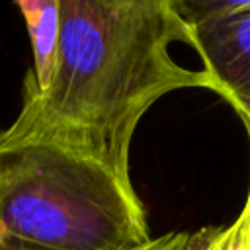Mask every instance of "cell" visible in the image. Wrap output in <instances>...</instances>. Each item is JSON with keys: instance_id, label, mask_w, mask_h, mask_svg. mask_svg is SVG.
<instances>
[{"instance_id": "cell-1", "label": "cell", "mask_w": 250, "mask_h": 250, "mask_svg": "<svg viewBox=\"0 0 250 250\" xmlns=\"http://www.w3.org/2000/svg\"><path fill=\"white\" fill-rule=\"evenodd\" d=\"M172 43H193L174 0H61L49 86L23 88L21 109L2 131L59 143L133 182L129 152L143 115L174 90L217 92L205 70L174 61Z\"/></svg>"}, {"instance_id": "cell-2", "label": "cell", "mask_w": 250, "mask_h": 250, "mask_svg": "<svg viewBox=\"0 0 250 250\" xmlns=\"http://www.w3.org/2000/svg\"><path fill=\"white\" fill-rule=\"evenodd\" d=\"M0 234L45 250H145L154 240L133 182L68 146L2 129Z\"/></svg>"}, {"instance_id": "cell-3", "label": "cell", "mask_w": 250, "mask_h": 250, "mask_svg": "<svg viewBox=\"0 0 250 250\" xmlns=\"http://www.w3.org/2000/svg\"><path fill=\"white\" fill-rule=\"evenodd\" d=\"M191 33V47L203 61V70L250 125V2L174 0Z\"/></svg>"}, {"instance_id": "cell-4", "label": "cell", "mask_w": 250, "mask_h": 250, "mask_svg": "<svg viewBox=\"0 0 250 250\" xmlns=\"http://www.w3.org/2000/svg\"><path fill=\"white\" fill-rule=\"evenodd\" d=\"M23 14L31 51L33 66L23 80V88L43 92L55 70L61 35V0H39V2H16Z\"/></svg>"}, {"instance_id": "cell-5", "label": "cell", "mask_w": 250, "mask_h": 250, "mask_svg": "<svg viewBox=\"0 0 250 250\" xmlns=\"http://www.w3.org/2000/svg\"><path fill=\"white\" fill-rule=\"evenodd\" d=\"M250 135V125L246 127ZM199 250H250V191L240 217L225 230H215L209 242Z\"/></svg>"}, {"instance_id": "cell-6", "label": "cell", "mask_w": 250, "mask_h": 250, "mask_svg": "<svg viewBox=\"0 0 250 250\" xmlns=\"http://www.w3.org/2000/svg\"><path fill=\"white\" fill-rule=\"evenodd\" d=\"M191 238H193V234H189V232L174 230V232L156 236L145 250H191ZM0 250H45V248L0 234Z\"/></svg>"}]
</instances>
